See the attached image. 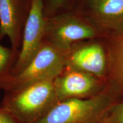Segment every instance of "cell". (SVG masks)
I'll list each match as a JSON object with an SVG mask.
<instances>
[{"label":"cell","mask_w":123,"mask_h":123,"mask_svg":"<svg viewBox=\"0 0 123 123\" xmlns=\"http://www.w3.org/2000/svg\"><path fill=\"white\" fill-rule=\"evenodd\" d=\"M25 1L27 3H28L29 5L31 4V0H25Z\"/></svg>","instance_id":"15"},{"label":"cell","mask_w":123,"mask_h":123,"mask_svg":"<svg viewBox=\"0 0 123 123\" xmlns=\"http://www.w3.org/2000/svg\"><path fill=\"white\" fill-rule=\"evenodd\" d=\"M46 17L43 0H31L22 43L11 75L21 71L34 57L44 41Z\"/></svg>","instance_id":"4"},{"label":"cell","mask_w":123,"mask_h":123,"mask_svg":"<svg viewBox=\"0 0 123 123\" xmlns=\"http://www.w3.org/2000/svg\"><path fill=\"white\" fill-rule=\"evenodd\" d=\"M67 52L44 40L29 64L19 73L10 75L1 89L14 91L41 81L54 80L65 68Z\"/></svg>","instance_id":"2"},{"label":"cell","mask_w":123,"mask_h":123,"mask_svg":"<svg viewBox=\"0 0 123 123\" xmlns=\"http://www.w3.org/2000/svg\"><path fill=\"white\" fill-rule=\"evenodd\" d=\"M91 2H93V1H95V0H91Z\"/></svg>","instance_id":"16"},{"label":"cell","mask_w":123,"mask_h":123,"mask_svg":"<svg viewBox=\"0 0 123 123\" xmlns=\"http://www.w3.org/2000/svg\"><path fill=\"white\" fill-rule=\"evenodd\" d=\"M98 81L93 75L65 67L54 80L55 91L59 101L72 98H82L96 88Z\"/></svg>","instance_id":"7"},{"label":"cell","mask_w":123,"mask_h":123,"mask_svg":"<svg viewBox=\"0 0 123 123\" xmlns=\"http://www.w3.org/2000/svg\"><path fill=\"white\" fill-rule=\"evenodd\" d=\"M66 67L92 75L101 76L105 68L103 49L100 44L94 43L73 51L69 50L66 56Z\"/></svg>","instance_id":"8"},{"label":"cell","mask_w":123,"mask_h":123,"mask_svg":"<svg viewBox=\"0 0 123 123\" xmlns=\"http://www.w3.org/2000/svg\"><path fill=\"white\" fill-rule=\"evenodd\" d=\"M68 0H43L44 13L46 17L53 16L62 10Z\"/></svg>","instance_id":"12"},{"label":"cell","mask_w":123,"mask_h":123,"mask_svg":"<svg viewBox=\"0 0 123 123\" xmlns=\"http://www.w3.org/2000/svg\"><path fill=\"white\" fill-rule=\"evenodd\" d=\"M59 102L53 80L6 92L1 108L11 115L18 123H35Z\"/></svg>","instance_id":"1"},{"label":"cell","mask_w":123,"mask_h":123,"mask_svg":"<svg viewBox=\"0 0 123 123\" xmlns=\"http://www.w3.org/2000/svg\"><path fill=\"white\" fill-rule=\"evenodd\" d=\"M0 123H18L6 111L0 108Z\"/></svg>","instance_id":"14"},{"label":"cell","mask_w":123,"mask_h":123,"mask_svg":"<svg viewBox=\"0 0 123 123\" xmlns=\"http://www.w3.org/2000/svg\"><path fill=\"white\" fill-rule=\"evenodd\" d=\"M104 95L59 101L35 123H100L109 111Z\"/></svg>","instance_id":"3"},{"label":"cell","mask_w":123,"mask_h":123,"mask_svg":"<svg viewBox=\"0 0 123 123\" xmlns=\"http://www.w3.org/2000/svg\"><path fill=\"white\" fill-rule=\"evenodd\" d=\"M113 71L115 77L123 88V34L117 41L113 52Z\"/></svg>","instance_id":"11"},{"label":"cell","mask_w":123,"mask_h":123,"mask_svg":"<svg viewBox=\"0 0 123 123\" xmlns=\"http://www.w3.org/2000/svg\"><path fill=\"white\" fill-rule=\"evenodd\" d=\"M92 4L95 13L103 17L123 15V0H95Z\"/></svg>","instance_id":"9"},{"label":"cell","mask_w":123,"mask_h":123,"mask_svg":"<svg viewBox=\"0 0 123 123\" xmlns=\"http://www.w3.org/2000/svg\"><path fill=\"white\" fill-rule=\"evenodd\" d=\"M30 6L25 0H0V41L7 37L15 55L21 49Z\"/></svg>","instance_id":"6"},{"label":"cell","mask_w":123,"mask_h":123,"mask_svg":"<svg viewBox=\"0 0 123 123\" xmlns=\"http://www.w3.org/2000/svg\"><path fill=\"white\" fill-rule=\"evenodd\" d=\"M100 123H123V104L109 110Z\"/></svg>","instance_id":"13"},{"label":"cell","mask_w":123,"mask_h":123,"mask_svg":"<svg viewBox=\"0 0 123 123\" xmlns=\"http://www.w3.org/2000/svg\"><path fill=\"white\" fill-rule=\"evenodd\" d=\"M15 56L12 49L0 44V88L11 75Z\"/></svg>","instance_id":"10"},{"label":"cell","mask_w":123,"mask_h":123,"mask_svg":"<svg viewBox=\"0 0 123 123\" xmlns=\"http://www.w3.org/2000/svg\"><path fill=\"white\" fill-rule=\"evenodd\" d=\"M96 31L68 14L59 13L46 17L44 40L65 51L73 43L95 37Z\"/></svg>","instance_id":"5"}]
</instances>
